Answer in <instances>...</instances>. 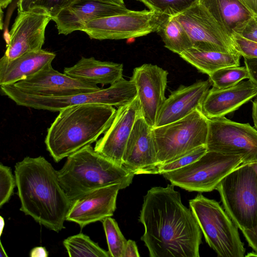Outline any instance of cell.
I'll list each match as a JSON object with an SVG mask.
<instances>
[{
    "mask_svg": "<svg viewBox=\"0 0 257 257\" xmlns=\"http://www.w3.org/2000/svg\"><path fill=\"white\" fill-rule=\"evenodd\" d=\"M174 185L154 187L144 197L141 240L151 257H199L202 232Z\"/></svg>",
    "mask_w": 257,
    "mask_h": 257,
    "instance_id": "cell-1",
    "label": "cell"
},
{
    "mask_svg": "<svg viewBox=\"0 0 257 257\" xmlns=\"http://www.w3.org/2000/svg\"><path fill=\"white\" fill-rule=\"evenodd\" d=\"M20 210L48 229L59 232L72 204L57 171L42 156L26 157L15 166Z\"/></svg>",
    "mask_w": 257,
    "mask_h": 257,
    "instance_id": "cell-2",
    "label": "cell"
},
{
    "mask_svg": "<svg viewBox=\"0 0 257 257\" xmlns=\"http://www.w3.org/2000/svg\"><path fill=\"white\" fill-rule=\"evenodd\" d=\"M116 109L111 105L86 104L69 106L47 130L45 143L56 162L98 140L110 125Z\"/></svg>",
    "mask_w": 257,
    "mask_h": 257,
    "instance_id": "cell-3",
    "label": "cell"
},
{
    "mask_svg": "<svg viewBox=\"0 0 257 257\" xmlns=\"http://www.w3.org/2000/svg\"><path fill=\"white\" fill-rule=\"evenodd\" d=\"M67 158L57 173L62 187L72 201L100 187L120 184L125 188L135 175L95 151L91 145Z\"/></svg>",
    "mask_w": 257,
    "mask_h": 257,
    "instance_id": "cell-4",
    "label": "cell"
},
{
    "mask_svg": "<svg viewBox=\"0 0 257 257\" xmlns=\"http://www.w3.org/2000/svg\"><path fill=\"white\" fill-rule=\"evenodd\" d=\"M232 221L257 252V172L251 164H241L216 188Z\"/></svg>",
    "mask_w": 257,
    "mask_h": 257,
    "instance_id": "cell-5",
    "label": "cell"
},
{
    "mask_svg": "<svg viewBox=\"0 0 257 257\" xmlns=\"http://www.w3.org/2000/svg\"><path fill=\"white\" fill-rule=\"evenodd\" d=\"M1 92L17 105L36 109L59 111L73 105L100 104L118 107L137 97L134 82L123 77L109 87L90 92L63 96H41L23 93L12 85H0Z\"/></svg>",
    "mask_w": 257,
    "mask_h": 257,
    "instance_id": "cell-6",
    "label": "cell"
},
{
    "mask_svg": "<svg viewBox=\"0 0 257 257\" xmlns=\"http://www.w3.org/2000/svg\"><path fill=\"white\" fill-rule=\"evenodd\" d=\"M189 206L206 242L217 256H244L238 228L218 202L199 193L189 201Z\"/></svg>",
    "mask_w": 257,
    "mask_h": 257,
    "instance_id": "cell-7",
    "label": "cell"
},
{
    "mask_svg": "<svg viewBox=\"0 0 257 257\" xmlns=\"http://www.w3.org/2000/svg\"><path fill=\"white\" fill-rule=\"evenodd\" d=\"M208 125L209 119L196 109L179 120L153 127L158 167L206 145Z\"/></svg>",
    "mask_w": 257,
    "mask_h": 257,
    "instance_id": "cell-8",
    "label": "cell"
},
{
    "mask_svg": "<svg viewBox=\"0 0 257 257\" xmlns=\"http://www.w3.org/2000/svg\"><path fill=\"white\" fill-rule=\"evenodd\" d=\"M241 164L239 156L207 151L194 163L162 175L172 185L187 191L211 192Z\"/></svg>",
    "mask_w": 257,
    "mask_h": 257,
    "instance_id": "cell-9",
    "label": "cell"
},
{
    "mask_svg": "<svg viewBox=\"0 0 257 257\" xmlns=\"http://www.w3.org/2000/svg\"><path fill=\"white\" fill-rule=\"evenodd\" d=\"M169 16L151 10L132 11L88 22L82 31L90 39L120 40L144 36L156 32Z\"/></svg>",
    "mask_w": 257,
    "mask_h": 257,
    "instance_id": "cell-10",
    "label": "cell"
},
{
    "mask_svg": "<svg viewBox=\"0 0 257 257\" xmlns=\"http://www.w3.org/2000/svg\"><path fill=\"white\" fill-rule=\"evenodd\" d=\"M207 151L239 156L242 164L257 162V130L225 116L209 119Z\"/></svg>",
    "mask_w": 257,
    "mask_h": 257,
    "instance_id": "cell-11",
    "label": "cell"
},
{
    "mask_svg": "<svg viewBox=\"0 0 257 257\" xmlns=\"http://www.w3.org/2000/svg\"><path fill=\"white\" fill-rule=\"evenodd\" d=\"M175 17L187 33L192 47L207 51L237 53L231 38L199 3Z\"/></svg>",
    "mask_w": 257,
    "mask_h": 257,
    "instance_id": "cell-12",
    "label": "cell"
},
{
    "mask_svg": "<svg viewBox=\"0 0 257 257\" xmlns=\"http://www.w3.org/2000/svg\"><path fill=\"white\" fill-rule=\"evenodd\" d=\"M18 11L4 55L9 60L42 49L46 27L52 20L51 15L43 10Z\"/></svg>",
    "mask_w": 257,
    "mask_h": 257,
    "instance_id": "cell-13",
    "label": "cell"
},
{
    "mask_svg": "<svg viewBox=\"0 0 257 257\" xmlns=\"http://www.w3.org/2000/svg\"><path fill=\"white\" fill-rule=\"evenodd\" d=\"M32 95L63 96L97 91L101 88L73 78L54 69L52 64L26 78L11 84Z\"/></svg>",
    "mask_w": 257,
    "mask_h": 257,
    "instance_id": "cell-14",
    "label": "cell"
},
{
    "mask_svg": "<svg viewBox=\"0 0 257 257\" xmlns=\"http://www.w3.org/2000/svg\"><path fill=\"white\" fill-rule=\"evenodd\" d=\"M168 75L167 70L157 65L144 64L134 68L131 78L136 87L142 116L152 127L166 99Z\"/></svg>",
    "mask_w": 257,
    "mask_h": 257,
    "instance_id": "cell-15",
    "label": "cell"
},
{
    "mask_svg": "<svg viewBox=\"0 0 257 257\" xmlns=\"http://www.w3.org/2000/svg\"><path fill=\"white\" fill-rule=\"evenodd\" d=\"M141 115L140 103L137 97L131 102L117 107L110 125L96 141L95 151L122 166L127 141L136 120Z\"/></svg>",
    "mask_w": 257,
    "mask_h": 257,
    "instance_id": "cell-16",
    "label": "cell"
},
{
    "mask_svg": "<svg viewBox=\"0 0 257 257\" xmlns=\"http://www.w3.org/2000/svg\"><path fill=\"white\" fill-rule=\"evenodd\" d=\"M125 189L115 184L88 192L72 201L66 220L78 224L82 229L90 223L111 217L116 209L120 190Z\"/></svg>",
    "mask_w": 257,
    "mask_h": 257,
    "instance_id": "cell-17",
    "label": "cell"
},
{
    "mask_svg": "<svg viewBox=\"0 0 257 257\" xmlns=\"http://www.w3.org/2000/svg\"><path fill=\"white\" fill-rule=\"evenodd\" d=\"M152 128L141 115L131 133L122 167L135 175L157 174L158 165Z\"/></svg>",
    "mask_w": 257,
    "mask_h": 257,
    "instance_id": "cell-18",
    "label": "cell"
},
{
    "mask_svg": "<svg viewBox=\"0 0 257 257\" xmlns=\"http://www.w3.org/2000/svg\"><path fill=\"white\" fill-rule=\"evenodd\" d=\"M131 10L119 5L98 0H77L61 11L52 19L59 34L67 35L81 31L89 21L128 13Z\"/></svg>",
    "mask_w": 257,
    "mask_h": 257,
    "instance_id": "cell-19",
    "label": "cell"
},
{
    "mask_svg": "<svg viewBox=\"0 0 257 257\" xmlns=\"http://www.w3.org/2000/svg\"><path fill=\"white\" fill-rule=\"evenodd\" d=\"M211 86L212 84L208 78L189 86L181 85L172 91L160 110L154 127L179 120L196 109L201 110L202 103Z\"/></svg>",
    "mask_w": 257,
    "mask_h": 257,
    "instance_id": "cell-20",
    "label": "cell"
},
{
    "mask_svg": "<svg viewBox=\"0 0 257 257\" xmlns=\"http://www.w3.org/2000/svg\"><path fill=\"white\" fill-rule=\"evenodd\" d=\"M257 95V86L248 79L224 89H210L201 111L208 119L225 116Z\"/></svg>",
    "mask_w": 257,
    "mask_h": 257,
    "instance_id": "cell-21",
    "label": "cell"
},
{
    "mask_svg": "<svg viewBox=\"0 0 257 257\" xmlns=\"http://www.w3.org/2000/svg\"><path fill=\"white\" fill-rule=\"evenodd\" d=\"M53 52L41 49L26 53L13 60L4 55L0 59V85L14 84L52 64Z\"/></svg>",
    "mask_w": 257,
    "mask_h": 257,
    "instance_id": "cell-22",
    "label": "cell"
},
{
    "mask_svg": "<svg viewBox=\"0 0 257 257\" xmlns=\"http://www.w3.org/2000/svg\"><path fill=\"white\" fill-rule=\"evenodd\" d=\"M230 38L239 35L253 15L240 0H199Z\"/></svg>",
    "mask_w": 257,
    "mask_h": 257,
    "instance_id": "cell-23",
    "label": "cell"
},
{
    "mask_svg": "<svg viewBox=\"0 0 257 257\" xmlns=\"http://www.w3.org/2000/svg\"><path fill=\"white\" fill-rule=\"evenodd\" d=\"M63 73L87 83L110 85L123 77V65L82 57L74 65L64 68Z\"/></svg>",
    "mask_w": 257,
    "mask_h": 257,
    "instance_id": "cell-24",
    "label": "cell"
},
{
    "mask_svg": "<svg viewBox=\"0 0 257 257\" xmlns=\"http://www.w3.org/2000/svg\"><path fill=\"white\" fill-rule=\"evenodd\" d=\"M179 56L201 73L210 75L227 67L240 65V55L237 53L207 51L192 47Z\"/></svg>",
    "mask_w": 257,
    "mask_h": 257,
    "instance_id": "cell-25",
    "label": "cell"
},
{
    "mask_svg": "<svg viewBox=\"0 0 257 257\" xmlns=\"http://www.w3.org/2000/svg\"><path fill=\"white\" fill-rule=\"evenodd\" d=\"M156 32L161 36L164 46L179 55L192 47L187 33L175 16L168 17Z\"/></svg>",
    "mask_w": 257,
    "mask_h": 257,
    "instance_id": "cell-26",
    "label": "cell"
},
{
    "mask_svg": "<svg viewBox=\"0 0 257 257\" xmlns=\"http://www.w3.org/2000/svg\"><path fill=\"white\" fill-rule=\"evenodd\" d=\"M63 243L70 257H110L108 251L82 233L67 237Z\"/></svg>",
    "mask_w": 257,
    "mask_h": 257,
    "instance_id": "cell-27",
    "label": "cell"
},
{
    "mask_svg": "<svg viewBox=\"0 0 257 257\" xmlns=\"http://www.w3.org/2000/svg\"><path fill=\"white\" fill-rule=\"evenodd\" d=\"M209 76L213 88L221 89L234 86L243 79L249 78L246 67H224L212 73Z\"/></svg>",
    "mask_w": 257,
    "mask_h": 257,
    "instance_id": "cell-28",
    "label": "cell"
},
{
    "mask_svg": "<svg viewBox=\"0 0 257 257\" xmlns=\"http://www.w3.org/2000/svg\"><path fill=\"white\" fill-rule=\"evenodd\" d=\"M110 257H123L127 240L116 221L111 217L102 221Z\"/></svg>",
    "mask_w": 257,
    "mask_h": 257,
    "instance_id": "cell-29",
    "label": "cell"
},
{
    "mask_svg": "<svg viewBox=\"0 0 257 257\" xmlns=\"http://www.w3.org/2000/svg\"><path fill=\"white\" fill-rule=\"evenodd\" d=\"M150 10L169 17L176 16L193 5L199 0H137Z\"/></svg>",
    "mask_w": 257,
    "mask_h": 257,
    "instance_id": "cell-30",
    "label": "cell"
},
{
    "mask_svg": "<svg viewBox=\"0 0 257 257\" xmlns=\"http://www.w3.org/2000/svg\"><path fill=\"white\" fill-rule=\"evenodd\" d=\"M77 0H19L18 11L43 10L50 14L52 19L59 13Z\"/></svg>",
    "mask_w": 257,
    "mask_h": 257,
    "instance_id": "cell-31",
    "label": "cell"
},
{
    "mask_svg": "<svg viewBox=\"0 0 257 257\" xmlns=\"http://www.w3.org/2000/svg\"><path fill=\"white\" fill-rule=\"evenodd\" d=\"M207 151L206 145L200 146L171 162L159 166L157 174L162 175L188 166L198 160Z\"/></svg>",
    "mask_w": 257,
    "mask_h": 257,
    "instance_id": "cell-32",
    "label": "cell"
},
{
    "mask_svg": "<svg viewBox=\"0 0 257 257\" xmlns=\"http://www.w3.org/2000/svg\"><path fill=\"white\" fill-rule=\"evenodd\" d=\"M16 186L15 176L11 168L2 164L0 165V207L8 202L13 194Z\"/></svg>",
    "mask_w": 257,
    "mask_h": 257,
    "instance_id": "cell-33",
    "label": "cell"
},
{
    "mask_svg": "<svg viewBox=\"0 0 257 257\" xmlns=\"http://www.w3.org/2000/svg\"><path fill=\"white\" fill-rule=\"evenodd\" d=\"M234 50L240 56L249 58H257V43L244 38L238 34L231 38Z\"/></svg>",
    "mask_w": 257,
    "mask_h": 257,
    "instance_id": "cell-34",
    "label": "cell"
},
{
    "mask_svg": "<svg viewBox=\"0 0 257 257\" xmlns=\"http://www.w3.org/2000/svg\"><path fill=\"white\" fill-rule=\"evenodd\" d=\"M239 35L257 43V21L255 17L247 23Z\"/></svg>",
    "mask_w": 257,
    "mask_h": 257,
    "instance_id": "cell-35",
    "label": "cell"
},
{
    "mask_svg": "<svg viewBox=\"0 0 257 257\" xmlns=\"http://www.w3.org/2000/svg\"><path fill=\"white\" fill-rule=\"evenodd\" d=\"M244 58V63L252 83L257 86V58Z\"/></svg>",
    "mask_w": 257,
    "mask_h": 257,
    "instance_id": "cell-36",
    "label": "cell"
},
{
    "mask_svg": "<svg viewBox=\"0 0 257 257\" xmlns=\"http://www.w3.org/2000/svg\"><path fill=\"white\" fill-rule=\"evenodd\" d=\"M139 254L136 242L129 239L127 241L123 257H139Z\"/></svg>",
    "mask_w": 257,
    "mask_h": 257,
    "instance_id": "cell-37",
    "label": "cell"
},
{
    "mask_svg": "<svg viewBox=\"0 0 257 257\" xmlns=\"http://www.w3.org/2000/svg\"><path fill=\"white\" fill-rule=\"evenodd\" d=\"M253 16L257 18V0H240Z\"/></svg>",
    "mask_w": 257,
    "mask_h": 257,
    "instance_id": "cell-38",
    "label": "cell"
},
{
    "mask_svg": "<svg viewBox=\"0 0 257 257\" xmlns=\"http://www.w3.org/2000/svg\"><path fill=\"white\" fill-rule=\"evenodd\" d=\"M30 255L31 257H47L48 255V252L45 247L38 246L31 249Z\"/></svg>",
    "mask_w": 257,
    "mask_h": 257,
    "instance_id": "cell-39",
    "label": "cell"
},
{
    "mask_svg": "<svg viewBox=\"0 0 257 257\" xmlns=\"http://www.w3.org/2000/svg\"><path fill=\"white\" fill-rule=\"evenodd\" d=\"M252 118L253 121L254 127L257 130V97L252 102Z\"/></svg>",
    "mask_w": 257,
    "mask_h": 257,
    "instance_id": "cell-40",
    "label": "cell"
},
{
    "mask_svg": "<svg viewBox=\"0 0 257 257\" xmlns=\"http://www.w3.org/2000/svg\"><path fill=\"white\" fill-rule=\"evenodd\" d=\"M13 1V0H0V6L2 9H5Z\"/></svg>",
    "mask_w": 257,
    "mask_h": 257,
    "instance_id": "cell-41",
    "label": "cell"
},
{
    "mask_svg": "<svg viewBox=\"0 0 257 257\" xmlns=\"http://www.w3.org/2000/svg\"><path fill=\"white\" fill-rule=\"evenodd\" d=\"M105 2L111 3L113 4H115L119 5H124L123 0H98Z\"/></svg>",
    "mask_w": 257,
    "mask_h": 257,
    "instance_id": "cell-42",
    "label": "cell"
},
{
    "mask_svg": "<svg viewBox=\"0 0 257 257\" xmlns=\"http://www.w3.org/2000/svg\"><path fill=\"white\" fill-rule=\"evenodd\" d=\"M1 247H0V256L1 257H8V255L7 254L6 251L5 250V248L1 242Z\"/></svg>",
    "mask_w": 257,
    "mask_h": 257,
    "instance_id": "cell-43",
    "label": "cell"
},
{
    "mask_svg": "<svg viewBox=\"0 0 257 257\" xmlns=\"http://www.w3.org/2000/svg\"><path fill=\"white\" fill-rule=\"evenodd\" d=\"M0 224H1L0 234L1 236L3 233V230L4 229V227H5V224L4 218L2 216H0Z\"/></svg>",
    "mask_w": 257,
    "mask_h": 257,
    "instance_id": "cell-44",
    "label": "cell"
},
{
    "mask_svg": "<svg viewBox=\"0 0 257 257\" xmlns=\"http://www.w3.org/2000/svg\"><path fill=\"white\" fill-rule=\"evenodd\" d=\"M245 256H257V252H252L248 253L247 255H245Z\"/></svg>",
    "mask_w": 257,
    "mask_h": 257,
    "instance_id": "cell-45",
    "label": "cell"
},
{
    "mask_svg": "<svg viewBox=\"0 0 257 257\" xmlns=\"http://www.w3.org/2000/svg\"><path fill=\"white\" fill-rule=\"evenodd\" d=\"M256 18V21H257V18Z\"/></svg>",
    "mask_w": 257,
    "mask_h": 257,
    "instance_id": "cell-46",
    "label": "cell"
}]
</instances>
